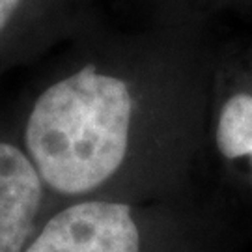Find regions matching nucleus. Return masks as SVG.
Returning <instances> with one entry per match:
<instances>
[{
  "instance_id": "f03ea898",
  "label": "nucleus",
  "mask_w": 252,
  "mask_h": 252,
  "mask_svg": "<svg viewBox=\"0 0 252 252\" xmlns=\"http://www.w3.org/2000/svg\"><path fill=\"white\" fill-rule=\"evenodd\" d=\"M27 252H138V230L124 204L84 202L53 217Z\"/></svg>"
},
{
  "instance_id": "20e7f679",
  "label": "nucleus",
  "mask_w": 252,
  "mask_h": 252,
  "mask_svg": "<svg viewBox=\"0 0 252 252\" xmlns=\"http://www.w3.org/2000/svg\"><path fill=\"white\" fill-rule=\"evenodd\" d=\"M217 144L228 159L252 155V95L237 94L226 101L219 118Z\"/></svg>"
},
{
  "instance_id": "f257e3e1",
  "label": "nucleus",
  "mask_w": 252,
  "mask_h": 252,
  "mask_svg": "<svg viewBox=\"0 0 252 252\" xmlns=\"http://www.w3.org/2000/svg\"><path fill=\"white\" fill-rule=\"evenodd\" d=\"M131 110L126 82L94 65L47 88L27 127L39 176L65 194L101 185L126 157Z\"/></svg>"
},
{
  "instance_id": "7ed1b4c3",
  "label": "nucleus",
  "mask_w": 252,
  "mask_h": 252,
  "mask_svg": "<svg viewBox=\"0 0 252 252\" xmlns=\"http://www.w3.org/2000/svg\"><path fill=\"white\" fill-rule=\"evenodd\" d=\"M41 202V181L17 148L0 142V252H21Z\"/></svg>"
},
{
  "instance_id": "39448f33",
  "label": "nucleus",
  "mask_w": 252,
  "mask_h": 252,
  "mask_svg": "<svg viewBox=\"0 0 252 252\" xmlns=\"http://www.w3.org/2000/svg\"><path fill=\"white\" fill-rule=\"evenodd\" d=\"M19 2L21 0H0V30L6 27V23L13 15V11L19 6Z\"/></svg>"
}]
</instances>
